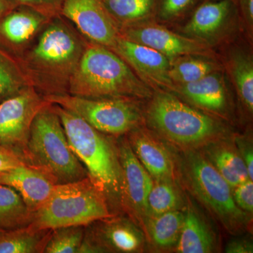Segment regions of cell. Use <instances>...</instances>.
Returning a JSON list of instances; mask_svg holds the SVG:
<instances>
[{
    "label": "cell",
    "mask_w": 253,
    "mask_h": 253,
    "mask_svg": "<svg viewBox=\"0 0 253 253\" xmlns=\"http://www.w3.org/2000/svg\"><path fill=\"white\" fill-rule=\"evenodd\" d=\"M217 52L241 107L249 118L252 117L253 43L243 35Z\"/></svg>",
    "instance_id": "16"
},
{
    "label": "cell",
    "mask_w": 253,
    "mask_h": 253,
    "mask_svg": "<svg viewBox=\"0 0 253 253\" xmlns=\"http://www.w3.org/2000/svg\"><path fill=\"white\" fill-rule=\"evenodd\" d=\"M206 0H157L155 21L173 29L180 26Z\"/></svg>",
    "instance_id": "30"
},
{
    "label": "cell",
    "mask_w": 253,
    "mask_h": 253,
    "mask_svg": "<svg viewBox=\"0 0 253 253\" xmlns=\"http://www.w3.org/2000/svg\"><path fill=\"white\" fill-rule=\"evenodd\" d=\"M86 121L96 130L112 136L126 135L144 126V101L131 98L90 99L69 94L44 97Z\"/></svg>",
    "instance_id": "8"
},
{
    "label": "cell",
    "mask_w": 253,
    "mask_h": 253,
    "mask_svg": "<svg viewBox=\"0 0 253 253\" xmlns=\"http://www.w3.org/2000/svg\"><path fill=\"white\" fill-rule=\"evenodd\" d=\"M154 91L116 53L87 41L68 94L90 99L131 98L146 101Z\"/></svg>",
    "instance_id": "4"
},
{
    "label": "cell",
    "mask_w": 253,
    "mask_h": 253,
    "mask_svg": "<svg viewBox=\"0 0 253 253\" xmlns=\"http://www.w3.org/2000/svg\"><path fill=\"white\" fill-rule=\"evenodd\" d=\"M32 213L19 194L0 184V229L12 230L31 224Z\"/></svg>",
    "instance_id": "28"
},
{
    "label": "cell",
    "mask_w": 253,
    "mask_h": 253,
    "mask_svg": "<svg viewBox=\"0 0 253 253\" xmlns=\"http://www.w3.org/2000/svg\"><path fill=\"white\" fill-rule=\"evenodd\" d=\"M154 90L172 91L169 78L170 61L149 46L134 42L119 36L112 49Z\"/></svg>",
    "instance_id": "15"
},
{
    "label": "cell",
    "mask_w": 253,
    "mask_h": 253,
    "mask_svg": "<svg viewBox=\"0 0 253 253\" xmlns=\"http://www.w3.org/2000/svg\"><path fill=\"white\" fill-rule=\"evenodd\" d=\"M120 137L117 146L123 172L122 210L144 226L146 199L154 181L133 152L126 135Z\"/></svg>",
    "instance_id": "14"
},
{
    "label": "cell",
    "mask_w": 253,
    "mask_h": 253,
    "mask_svg": "<svg viewBox=\"0 0 253 253\" xmlns=\"http://www.w3.org/2000/svg\"><path fill=\"white\" fill-rule=\"evenodd\" d=\"M169 61V78L174 86L194 83L224 70L220 59L204 55H184Z\"/></svg>",
    "instance_id": "23"
},
{
    "label": "cell",
    "mask_w": 253,
    "mask_h": 253,
    "mask_svg": "<svg viewBox=\"0 0 253 253\" xmlns=\"http://www.w3.org/2000/svg\"><path fill=\"white\" fill-rule=\"evenodd\" d=\"M86 44L87 40L59 15L50 19L16 60L30 85L42 96L67 94Z\"/></svg>",
    "instance_id": "1"
},
{
    "label": "cell",
    "mask_w": 253,
    "mask_h": 253,
    "mask_svg": "<svg viewBox=\"0 0 253 253\" xmlns=\"http://www.w3.org/2000/svg\"><path fill=\"white\" fill-rule=\"evenodd\" d=\"M126 136L133 152L154 181L176 180L172 154L154 131L144 125Z\"/></svg>",
    "instance_id": "19"
},
{
    "label": "cell",
    "mask_w": 253,
    "mask_h": 253,
    "mask_svg": "<svg viewBox=\"0 0 253 253\" xmlns=\"http://www.w3.org/2000/svg\"><path fill=\"white\" fill-rule=\"evenodd\" d=\"M47 104L33 86L0 103V144L25 159L32 123L37 113Z\"/></svg>",
    "instance_id": "10"
},
{
    "label": "cell",
    "mask_w": 253,
    "mask_h": 253,
    "mask_svg": "<svg viewBox=\"0 0 253 253\" xmlns=\"http://www.w3.org/2000/svg\"><path fill=\"white\" fill-rule=\"evenodd\" d=\"M53 105L70 146L85 168L88 176L104 193L113 214L122 211L123 172L117 141L96 130L71 111Z\"/></svg>",
    "instance_id": "3"
},
{
    "label": "cell",
    "mask_w": 253,
    "mask_h": 253,
    "mask_svg": "<svg viewBox=\"0 0 253 253\" xmlns=\"http://www.w3.org/2000/svg\"><path fill=\"white\" fill-rule=\"evenodd\" d=\"M253 244L249 240H233L226 248V252L229 253H252Z\"/></svg>",
    "instance_id": "37"
},
{
    "label": "cell",
    "mask_w": 253,
    "mask_h": 253,
    "mask_svg": "<svg viewBox=\"0 0 253 253\" xmlns=\"http://www.w3.org/2000/svg\"><path fill=\"white\" fill-rule=\"evenodd\" d=\"M233 141L240 156L242 158L247 168L249 179L253 180V150L252 144L247 138L244 136L234 135Z\"/></svg>",
    "instance_id": "35"
},
{
    "label": "cell",
    "mask_w": 253,
    "mask_h": 253,
    "mask_svg": "<svg viewBox=\"0 0 253 253\" xmlns=\"http://www.w3.org/2000/svg\"><path fill=\"white\" fill-rule=\"evenodd\" d=\"M120 36L149 46L171 59L184 55H204L219 59L215 50L156 22L122 28Z\"/></svg>",
    "instance_id": "13"
},
{
    "label": "cell",
    "mask_w": 253,
    "mask_h": 253,
    "mask_svg": "<svg viewBox=\"0 0 253 253\" xmlns=\"http://www.w3.org/2000/svg\"><path fill=\"white\" fill-rule=\"evenodd\" d=\"M4 230H2V229H0V233L2 232V231H4Z\"/></svg>",
    "instance_id": "40"
},
{
    "label": "cell",
    "mask_w": 253,
    "mask_h": 253,
    "mask_svg": "<svg viewBox=\"0 0 253 253\" xmlns=\"http://www.w3.org/2000/svg\"><path fill=\"white\" fill-rule=\"evenodd\" d=\"M231 138L213 141L201 149L208 161L234 189L250 179L246 164L235 144L231 143Z\"/></svg>",
    "instance_id": "22"
},
{
    "label": "cell",
    "mask_w": 253,
    "mask_h": 253,
    "mask_svg": "<svg viewBox=\"0 0 253 253\" xmlns=\"http://www.w3.org/2000/svg\"><path fill=\"white\" fill-rule=\"evenodd\" d=\"M0 184L16 190L33 214L47 200L56 183L42 169L26 163L0 172Z\"/></svg>",
    "instance_id": "20"
},
{
    "label": "cell",
    "mask_w": 253,
    "mask_h": 253,
    "mask_svg": "<svg viewBox=\"0 0 253 253\" xmlns=\"http://www.w3.org/2000/svg\"><path fill=\"white\" fill-rule=\"evenodd\" d=\"M231 89L230 82L223 70L194 83L174 85L171 93L196 109L229 124L234 119Z\"/></svg>",
    "instance_id": "11"
},
{
    "label": "cell",
    "mask_w": 253,
    "mask_h": 253,
    "mask_svg": "<svg viewBox=\"0 0 253 253\" xmlns=\"http://www.w3.org/2000/svg\"><path fill=\"white\" fill-rule=\"evenodd\" d=\"M16 6H17L10 2L9 0H0V19Z\"/></svg>",
    "instance_id": "38"
},
{
    "label": "cell",
    "mask_w": 253,
    "mask_h": 253,
    "mask_svg": "<svg viewBox=\"0 0 253 253\" xmlns=\"http://www.w3.org/2000/svg\"><path fill=\"white\" fill-rule=\"evenodd\" d=\"M173 30L216 51L244 35L237 6L231 0L205 1Z\"/></svg>",
    "instance_id": "9"
},
{
    "label": "cell",
    "mask_w": 253,
    "mask_h": 253,
    "mask_svg": "<svg viewBox=\"0 0 253 253\" xmlns=\"http://www.w3.org/2000/svg\"><path fill=\"white\" fill-rule=\"evenodd\" d=\"M95 222L90 229L85 228V232L102 253H140L144 250V233L132 219L114 215Z\"/></svg>",
    "instance_id": "18"
},
{
    "label": "cell",
    "mask_w": 253,
    "mask_h": 253,
    "mask_svg": "<svg viewBox=\"0 0 253 253\" xmlns=\"http://www.w3.org/2000/svg\"><path fill=\"white\" fill-rule=\"evenodd\" d=\"M144 111L146 126L183 150L202 149L213 141L234 136L229 123L169 91L155 90L145 101Z\"/></svg>",
    "instance_id": "2"
},
{
    "label": "cell",
    "mask_w": 253,
    "mask_h": 253,
    "mask_svg": "<svg viewBox=\"0 0 253 253\" xmlns=\"http://www.w3.org/2000/svg\"><path fill=\"white\" fill-rule=\"evenodd\" d=\"M51 18L28 6H16L0 19V48L17 59Z\"/></svg>",
    "instance_id": "17"
},
{
    "label": "cell",
    "mask_w": 253,
    "mask_h": 253,
    "mask_svg": "<svg viewBox=\"0 0 253 253\" xmlns=\"http://www.w3.org/2000/svg\"><path fill=\"white\" fill-rule=\"evenodd\" d=\"M184 218L176 245L179 253H209L217 249L215 233L198 208L186 198Z\"/></svg>",
    "instance_id": "21"
},
{
    "label": "cell",
    "mask_w": 253,
    "mask_h": 253,
    "mask_svg": "<svg viewBox=\"0 0 253 253\" xmlns=\"http://www.w3.org/2000/svg\"><path fill=\"white\" fill-rule=\"evenodd\" d=\"M114 216L104 194L89 176L56 184L47 200L32 214L29 225L38 229L89 226Z\"/></svg>",
    "instance_id": "6"
},
{
    "label": "cell",
    "mask_w": 253,
    "mask_h": 253,
    "mask_svg": "<svg viewBox=\"0 0 253 253\" xmlns=\"http://www.w3.org/2000/svg\"><path fill=\"white\" fill-rule=\"evenodd\" d=\"M179 169L187 189L212 213L231 234L245 231L248 216L238 207L233 189L201 151L184 150Z\"/></svg>",
    "instance_id": "7"
},
{
    "label": "cell",
    "mask_w": 253,
    "mask_h": 253,
    "mask_svg": "<svg viewBox=\"0 0 253 253\" xmlns=\"http://www.w3.org/2000/svg\"><path fill=\"white\" fill-rule=\"evenodd\" d=\"M106 9L122 28L139 26L155 21L157 0H104Z\"/></svg>",
    "instance_id": "24"
},
{
    "label": "cell",
    "mask_w": 253,
    "mask_h": 253,
    "mask_svg": "<svg viewBox=\"0 0 253 253\" xmlns=\"http://www.w3.org/2000/svg\"><path fill=\"white\" fill-rule=\"evenodd\" d=\"M233 196L238 207L245 212L252 214L253 211V182L248 179L233 189Z\"/></svg>",
    "instance_id": "33"
},
{
    "label": "cell",
    "mask_w": 253,
    "mask_h": 253,
    "mask_svg": "<svg viewBox=\"0 0 253 253\" xmlns=\"http://www.w3.org/2000/svg\"><path fill=\"white\" fill-rule=\"evenodd\" d=\"M186 204V199L176 180L154 181L146 199L147 218L170 211H184Z\"/></svg>",
    "instance_id": "27"
},
{
    "label": "cell",
    "mask_w": 253,
    "mask_h": 253,
    "mask_svg": "<svg viewBox=\"0 0 253 253\" xmlns=\"http://www.w3.org/2000/svg\"><path fill=\"white\" fill-rule=\"evenodd\" d=\"M245 36L253 43V0H237L236 2Z\"/></svg>",
    "instance_id": "34"
},
{
    "label": "cell",
    "mask_w": 253,
    "mask_h": 253,
    "mask_svg": "<svg viewBox=\"0 0 253 253\" xmlns=\"http://www.w3.org/2000/svg\"><path fill=\"white\" fill-rule=\"evenodd\" d=\"M206 1H207V0H206ZM231 1H233V2L236 5V2H237V0H231Z\"/></svg>",
    "instance_id": "39"
},
{
    "label": "cell",
    "mask_w": 253,
    "mask_h": 253,
    "mask_svg": "<svg viewBox=\"0 0 253 253\" xmlns=\"http://www.w3.org/2000/svg\"><path fill=\"white\" fill-rule=\"evenodd\" d=\"M51 230L38 229L31 225L0 233V253H41Z\"/></svg>",
    "instance_id": "25"
},
{
    "label": "cell",
    "mask_w": 253,
    "mask_h": 253,
    "mask_svg": "<svg viewBox=\"0 0 253 253\" xmlns=\"http://www.w3.org/2000/svg\"><path fill=\"white\" fill-rule=\"evenodd\" d=\"M85 228V226H68L52 229L44 253H78Z\"/></svg>",
    "instance_id": "31"
},
{
    "label": "cell",
    "mask_w": 253,
    "mask_h": 253,
    "mask_svg": "<svg viewBox=\"0 0 253 253\" xmlns=\"http://www.w3.org/2000/svg\"><path fill=\"white\" fill-rule=\"evenodd\" d=\"M61 16L68 20L88 41L112 49L120 28L104 0H64Z\"/></svg>",
    "instance_id": "12"
},
{
    "label": "cell",
    "mask_w": 253,
    "mask_h": 253,
    "mask_svg": "<svg viewBox=\"0 0 253 253\" xmlns=\"http://www.w3.org/2000/svg\"><path fill=\"white\" fill-rule=\"evenodd\" d=\"M16 6H26L49 18L61 15L64 0H9Z\"/></svg>",
    "instance_id": "32"
},
{
    "label": "cell",
    "mask_w": 253,
    "mask_h": 253,
    "mask_svg": "<svg viewBox=\"0 0 253 253\" xmlns=\"http://www.w3.org/2000/svg\"><path fill=\"white\" fill-rule=\"evenodd\" d=\"M25 160L47 173L56 184L73 182L87 176L85 168L70 146L54 105L49 102L33 120Z\"/></svg>",
    "instance_id": "5"
},
{
    "label": "cell",
    "mask_w": 253,
    "mask_h": 253,
    "mask_svg": "<svg viewBox=\"0 0 253 253\" xmlns=\"http://www.w3.org/2000/svg\"><path fill=\"white\" fill-rule=\"evenodd\" d=\"M26 161L21 155L0 144V172L26 164Z\"/></svg>",
    "instance_id": "36"
},
{
    "label": "cell",
    "mask_w": 253,
    "mask_h": 253,
    "mask_svg": "<svg viewBox=\"0 0 253 253\" xmlns=\"http://www.w3.org/2000/svg\"><path fill=\"white\" fill-rule=\"evenodd\" d=\"M29 86L17 60L0 48V103Z\"/></svg>",
    "instance_id": "29"
},
{
    "label": "cell",
    "mask_w": 253,
    "mask_h": 253,
    "mask_svg": "<svg viewBox=\"0 0 253 253\" xmlns=\"http://www.w3.org/2000/svg\"><path fill=\"white\" fill-rule=\"evenodd\" d=\"M182 211H170L146 219L145 231L156 247L168 249L176 246L184 222Z\"/></svg>",
    "instance_id": "26"
}]
</instances>
